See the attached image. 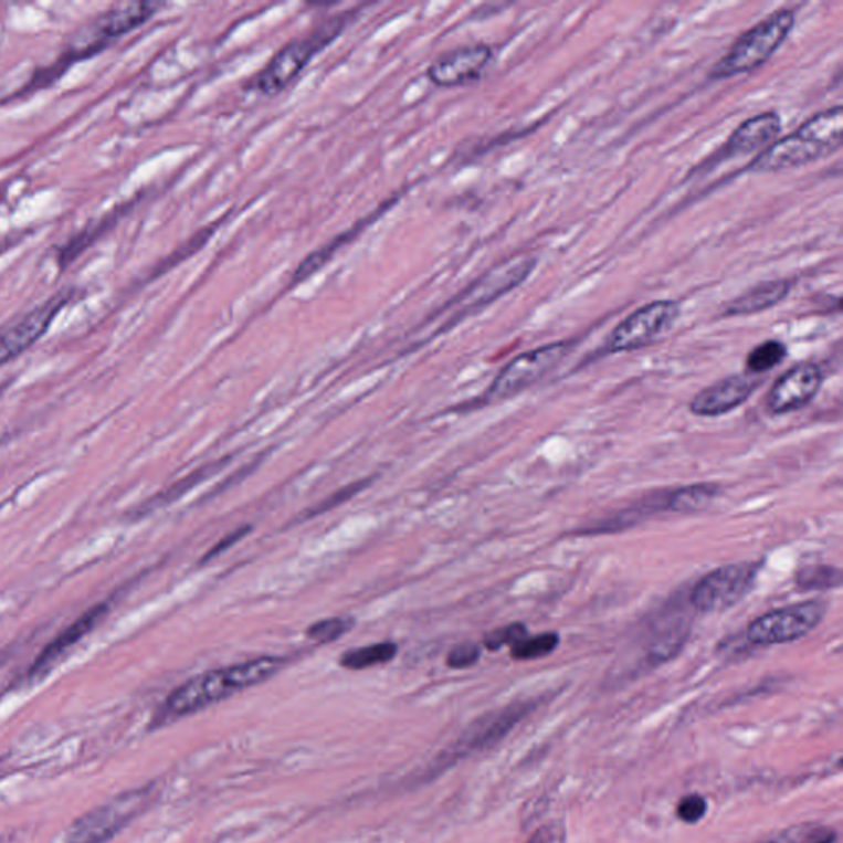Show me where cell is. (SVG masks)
Masks as SVG:
<instances>
[{
  "label": "cell",
  "mask_w": 843,
  "mask_h": 843,
  "mask_svg": "<svg viewBox=\"0 0 843 843\" xmlns=\"http://www.w3.org/2000/svg\"><path fill=\"white\" fill-rule=\"evenodd\" d=\"M282 657L264 656L208 671L175 688L162 708V721L178 720L262 684L284 667Z\"/></svg>",
  "instance_id": "obj_1"
},
{
  "label": "cell",
  "mask_w": 843,
  "mask_h": 843,
  "mask_svg": "<svg viewBox=\"0 0 843 843\" xmlns=\"http://www.w3.org/2000/svg\"><path fill=\"white\" fill-rule=\"evenodd\" d=\"M842 143L843 109L842 106H835L814 114L794 133L776 139L768 149L758 154L748 170L754 173H771L798 169L837 152Z\"/></svg>",
  "instance_id": "obj_2"
},
{
  "label": "cell",
  "mask_w": 843,
  "mask_h": 843,
  "mask_svg": "<svg viewBox=\"0 0 843 843\" xmlns=\"http://www.w3.org/2000/svg\"><path fill=\"white\" fill-rule=\"evenodd\" d=\"M794 23L795 13L791 9L776 10L735 40L730 50L712 70L710 78L728 80L755 72L774 55L794 29Z\"/></svg>",
  "instance_id": "obj_3"
},
{
  "label": "cell",
  "mask_w": 843,
  "mask_h": 843,
  "mask_svg": "<svg viewBox=\"0 0 843 843\" xmlns=\"http://www.w3.org/2000/svg\"><path fill=\"white\" fill-rule=\"evenodd\" d=\"M352 13L355 12H343L341 15L331 17L304 39L292 40L284 49L278 50L274 59L259 73L254 82L255 87L265 96H275L285 89L304 72L305 66L317 53L337 39L348 25Z\"/></svg>",
  "instance_id": "obj_4"
},
{
  "label": "cell",
  "mask_w": 843,
  "mask_h": 843,
  "mask_svg": "<svg viewBox=\"0 0 843 843\" xmlns=\"http://www.w3.org/2000/svg\"><path fill=\"white\" fill-rule=\"evenodd\" d=\"M536 265L537 257L530 253L514 254L499 264L493 265L488 272L476 278L455 301L450 302V305L443 308V310H449V308L455 310L450 324L453 322L456 324L460 318L488 307L503 295L519 287L523 282L529 278Z\"/></svg>",
  "instance_id": "obj_5"
},
{
  "label": "cell",
  "mask_w": 843,
  "mask_h": 843,
  "mask_svg": "<svg viewBox=\"0 0 843 843\" xmlns=\"http://www.w3.org/2000/svg\"><path fill=\"white\" fill-rule=\"evenodd\" d=\"M152 791L133 789L97 805L69 829L65 843H106L116 837L146 808Z\"/></svg>",
  "instance_id": "obj_6"
},
{
  "label": "cell",
  "mask_w": 843,
  "mask_h": 843,
  "mask_svg": "<svg viewBox=\"0 0 843 843\" xmlns=\"http://www.w3.org/2000/svg\"><path fill=\"white\" fill-rule=\"evenodd\" d=\"M572 346L570 341L550 343V345L540 346V348L530 349V351L516 356L496 376L483 401H505V399L526 391L527 388L536 384L540 379L546 378L550 371H554V368H557L569 355Z\"/></svg>",
  "instance_id": "obj_7"
},
{
  "label": "cell",
  "mask_w": 843,
  "mask_h": 843,
  "mask_svg": "<svg viewBox=\"0 0 843 843\" xmlns=\"http://www.w3.org/2000/svg\"><path fill=\"white\" fill-rule=\"evenodd\" d=\"M759 567L754 562L730 563L707 573L692 590V607L700 613L730 610L754 590Z\"/></svg>",
  "instance_id": "obj_8"
},
{
  "label": "cell",
  "mask_w": 843,
  "mask_h": 843,
  "mask_svg": "<svg viewBox=\"0 0 843 843\" xmlns=\"http://www.w3.org/2000/svg\"><path fill=\"white\" fill-rule=\"evenodd\" d=\"M828 604L821 600L801 601L757 618L748 626L747 636L757 646L792 643L821 624Z\"/></svg>",
  "instance_id": "obj_9"
},
{
  "label": "cell",
  "mask_w": 843,
  "mask_h": 843,
  "mask_svg": "<svg viewBox=\"0 0 843 843\" xmlns=\"http://www.w3.org/2000/svg\"><path fill=\"white\" fill-rule=\"evenodd\" d=\"M681 317V305L674 301H654L624 318L607 339V351L628 352L650 346L673 328Z\"/></svg>",
  "instance_id": "obj_10"
},
{
  "label": "cell",
  "mask_w": 843,
  "mask_h": 843,
  "mask_svg": "<svg viewBox=\"0 0 843 843\" xmlns=\"http://www.w3.org/2000/svg\"><path fill=\"white\" fill-rule=\"evenodd\" d=\"M157 9H159L157 3L130 2L114 7L113 10H107L99 19L94 20L93 25L80 35V39L73 43L72 49L63 56L70 63H73L76 60L96 55L110 40L126 35L130 30L146 23L156 13Z\"/></svg>",
  "instance_id": "obj_11"
},
{
  "label": "cell",
  "mask_w": 843,
  "mask_h": 843,
  "mask_svg": "<svg viewBox=\"0 0 843 843\" xmlns=\"http://www.w3.org/2000/svg\"><path fill=\"white\" fill-rule=\"evenodd\" d=\"M72 288H63L59 294L46 298L22 317L9 322L0 328V366L19 358L27 349L32 348L43 335L49 331L59 312L72 301Z\"/></svg>",
  "instance_id": "obj_12"
},
{
  "label": "cell",
  "mask_w": 843,
  "mask_h": 843,
  "mask_svg": "<svg viewBox=\"0 0 843 843\" xmlns=\"http://www.w3.org/2000/svg\"><path fill=\"white\" fill-rule=\"evenodd\" d=\"M492 60L493 49L486 43L460 46L440 55L426 70V76L440 87L468 85L482 78Z\"/></svg>",
  "instance_id": "obj_13"
},
{
  "label": "cell",
  "mask_w": 843,
  "mask_h": 843,
  "mask_svg": "<svg viewBox=\"0 0 843 843\" xmlns=\"http://www.w3.org/2000/svg\"><path fill=\"white\" fill-rule=\"evenodd\" d=\"M822 381L824 376L814 362L794 366L784 372L769 391L766 399L768 411L774 415H784L805 408L818 396Z\"/></svg>",
  "instance_id": "obj_14"
},
{
  "label": "cell",
  "mask_w": 843,
  "mask_h": 843,
  "mask_svg": "<svg viewBox=\"0 0 843 843\" xmlns=\"http://www.w3.org/2000/svg\"><path fill=\"white\" fill-rule=\"evenodd\" d=\"M758 386L754 376H728L698 392L692 399L691 412L698 418H720L744 405Z\"/></svg>",
  "instance_id": "obj_15"
},
{
  "label": "cell",
  "mask_w": 843,
  "mask_h": 843,
  "mask_svg": "<svg viewBox=\"0 0 843 843\" xmlns=\"http://www.w3.org/2000/svg\"><path fill=\"white\" fill-rule=\"evenodd\" d=\"M782 129V120L774 110L757 114L741 123L731 134L730 139L724 144V159L735 156H750L761 154L768 149Z\"/></svg>",
  "instance_id": "obj_16"
},
{
  "label": "cell",
  "mask_w": 843,
  "mask_h": 843,
  "mask_svg": "<svg viewBox=\"0 0 843 843\" xmlns=\"http://www.w3.org/2000/svg\"><path fill=\"white\" fill-rule=\"evenodd\" d=\"M791 285L789 278H771V281L759 282V284L745 291L744 294L735 297L734 301L728 302L725 305L724 315L725 317H745V315L769 310L788 297Z\"/></svg>",
  "instance_id": "obj_17"
},
{
  "label": "cell",
  "mask_w": 843,
  "mask_h": 843,
  "mask_svg": "<svg viewBox=\"0 0 843 843\" xmlns=\"http://www.w3.org/2000/svg\"><path fill=\"white\" fill-rule=\"evenodd\" d=\"M104 611H106V604H97V607L91 608L86 614H83L78 621H75L69 630L63 631V633L60 634V636L56 637L45 651H43L42 656L36 660V663L33 664L32 674H42L45 673L46 670H50L52 664L55 663L59 657H62L70 647L75 646L78 641H82V637H85L86 634L96 626L97 621L103 618Z\"/></svg>",
  "instance_id": "obj_18"
},
{
  "label": "cell",
  "mask_w": 843,
  "mask_h": 843,
  "mask_svg": "<svg viewBox=\"0 0 843 843\" xmlns=\"http://www.w3.org/2000/svg\"><path fill=\"white\" fill-rule=\"evenodd\" d=\"M527 705H510L499 714L489 715L476 724L468 734L466 745L470 748H485L496 744L527 714Z\"/></svg>",
  "instance_id": "obj_19"
},
{
  "label": "cell",
  "mask_w": 843,
  "mask_h": 843,
  "mask_svg": "<svg viewBox=\"0 0 843 843\" xmlns=\"http://www.w3.org/2000/svg\"><path fill=\"white\" fill-rule=\"evenodd\" d=\"M718 495H720V486L714 483H697V485L675 489L667 496L664 507L673 513H698L710 506Z\"/></svg>",
  "instance_id": "obj_20"
},
{
  "label": "cell",
  "mask_w": 843,
  "mask_h": 843,
  "mask_svg": "<svg viewBox=\"0 0 843 843\" xmlns=\"http://www.w3.org/2000/svg\"><path fill=\"white\" fill-rule=\"evenodd\" d=\"M398 644L391 643V641L369 644V646L346 651V653L339 657V666L349 671L369 670V667L391 663V661L398 656Z\"/></svg>",
  "instance_id": "obj_21"
},
{
  "label": "cell",
  "mask_w": 843,
  "mask_h": 843,
  "mask_svg": "<svg viewBox=\"0 0 843 843\" xmlns=\"http://www.w3.org/2000/svg\"><path fill=\"white\" fill-rule=\"evenodd\" d=\"M795 586L804 591L834 590L842 586V570L837 567L814 566L802 567L795 573Z\"/></svg>",
  "instance_id": "obj_22"
},
{
  "label": "cell",
  "mask_w": 843,
  "mask_h": 843,
  "mask_svg": "<svg viewBox=\"0 0 843 843\" xmlns=\"http://www.w3.org/2000/svg\"><path fill=\"white\" fill-rule=\"evenodd\" d=\"M788 356V346L779 339H768L755 346L747 356V371L751 376L762 375L781 365Z\"/></svg>",
  "instance_id": "obj_23"
},
{
  "label": "cell",
  "mask_w": 843,
  "mask_h": 843,
  "mask_svg": "<svg viewBox=\"0 0 843 843\" xmlns=\"http://www.w3.org/2000/svg\"><path fill=\"white\" fill-rule=\"evenodd\" d=\"M560 636L557 633H542L536 636L527 634L523 640L510 646V656L516 661H534L550 656L559 647Z\"/></svg>",
  "instance_id": "obj_24"
},
{
  "label": "cell",
  "mask_w": 843,
  "mask_h": 843,
  "mask_svg": "<svg viewBox=\"0 0 843 843\" xmlns=\"http://www.w3.org/2000/svg\"><path fill=\"white\" fill-rule=\"evenodd\" d=\"M355 621L351 618H327V620L317 621L307 630L308 640L315 643L328 644L345 636L349 630H352Z\"/></svg>",
  "instance_id": "obj_25"
},
{
  "label": "cell",
  "mask_w": 843,
  "mask_h": 843,
  "mask_svg": "<svg viewBox=\"0 0 843 843\" xmlns=\"http://www.w3.org/2000/svg\"><path fill=\"white\" fill-rule=\"evenodd\" d=\"M837 834L832 829L812 825V828L789 829L772 842L766 843H835Z\"/></svg>",
  "instance_id": "obj_26"
},
{
  "label": "cell",
  "mask_w": 843,
  "mask_h": 843,
  "mask_svg": "<svg viewBox=\"0 0 843 843\" xmlns=\"http://www.w3.org/2000/svg\"><path fill=\"white\" fill-rule=\"evenodd\" d=\"M527 634L529 633H527L526 624H507V626L498 628V630H493L489 631V633H486L485 637H483V644H485L486 650L498 651L505 646H513L517 641L526 637Z\"/></svg>",
  "instance_id": "obj_27"
},
{
  "label": "cell",
  "mask_w": 843,
  "mask_h": 843,
  "mask_svg": "<svg viewBox=\"0 0 843 843\" xmlns=\"http://www.w3.org/2000/svg\"><path fill=\"white\" fill-rule=\"evenodd\" d=\"M708 802L702 794L685 795L678 801L677 818L685 824H697L707 815Z\"/></svg>",
  "instance_id": "obj_28"
},
{
  "label": "cell",
  "mask_w": 843,
  "mask_h": 843,
  "mask_svg": "<svg viewBox=\"0 0 843 843\" xmlns=\"http://www.w3.org/2000/svg\"><path fill=\"white\" fill-rule=\"evenodd\" d=\"M482 657V647L476 643H462L453 647L446 656V666L450 670H468L475 666Z\"/></svg>",
  "instance_id": "obj_29"
},
{
  "label": "cell",
  "mask_w": 843,
  "mask_h": 843,
  "mask_svg": "<svg viewBox=\"0 0 843 843\" xmlns=\"http://www.w3.org/2000/svg\"><path fill=\"white\" fill-rule=\"evenodd\" d=\"M368 480H362V482L352 483V485L345 486V488L339 489V492L334 493V495L330 496V498L325 499V502H322L320 505L312 507L310 510L307 513V517H315L320 516V514L327 513V510L334 509V507H337L339 505H343V503L348 502V499H351L352 496L358 495L361 489H365L366 486H368Z\"/></svg>",
  "instance_id": "obj_30"
},
{
  "label": "cell",
  "mask_w": 843,
  "mask_h": 843,
  "mask_svg": "<svg viewBox=\"0 0 843 843\" xmlns=\"http://www.w3.org/2000/svg\"><path fill=\"white\" fill-rule=\"evenodd\" d=\"M251 529H253V526H241L238 527L236 530H233V533L228 534V536H224L223 539L220 540V542L214 544L213 547H211L210 552L207 554V556L201 559V562L207 563L210 562V560H213L214 557L221 556V554L226 552V550H230L231 547L234 546V544L240 542L241 539H244V537L247 536V534L251 533Z\"/></svg>",
  "instance_id": "obj_31"
},
{
  "label": "cell",
  "mask_w": 843,
  "mask_h": 843,
  "mask_svg": "<svg viewBox=\"0 0 843 843\" xmlns=\"http://www.w3.org/2000/svg\"><path fill=\"white\" fill-rule=\"evenodd\" d=\"M527 843H567V831L562 822H549L537 829Z\"/></svg>",
  "instance_id": "obj_32"
}]
</instances>
